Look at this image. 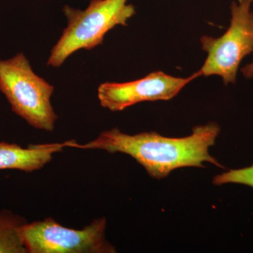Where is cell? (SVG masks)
Instances as JSON below:
<instances>
[{"label": "cell", "mask_w": 253, "mask_h": 253, "mask_svg": "<svg viewBox=\"0 0 253 253\" xmlns=\"http://www.w3.org/2000/svg\"><path fill=\"white\" fill-rule=\"evenodd\" d=\"M106 217L95 219L82 229H70L53 218L26 223L20 234L28 253H115L107 241Z\"/></svg>", "instance_id": "5"}, {"label": "cell", "mask_w": 253, "mask_h": 253, "mask_svg": "<svg viewBox=\"0 0 253 253\" xmlns=\"http://www.w3.org/2000/svg\"><path fill=\"white\" fill-rule=\"evenodd\" d=\"M214 185L221 186L226 184H239L253 188V165L250 167L238 169H231L214 176Z\"/></svg>", "instance_id": "9"}, {"label": "cell", "mask_w": 253, "mask_h": 253, "mask_svg": "<svg viewBox=\"0 0 253 253\" xmlns=\"http://www.w3.org/2000/svg\"><path fill=\"white\" fill-rule=\"evenodd\" d=\"M54 87L38 76L23 53L0 59V91L11 109L33 127L53 131L57 115L51 103Z\"/></svg>", "instance_id": "3"}, {"label": "cell", "mask_w": 253, "mask_h": 253, "mask_svg": "<svg viewBox=\"0 0 253 253\" xmlns=\"http://www.w3.org/2000/svg\"><path fill=\"white\" fill-rule=\"evenodd\" d=\"M251 1H253V0H251ZM241 73H243L244 77L247 78V79L253 78V61L242 68Z\"/></svg>", "instance_id": "10"}, {"label": "cell", "mask_w": 253, "mask_h": 253, "mask_svg": "<svg viewBox=\"0 0 253 253\" xmlns=\"http://www.w3.org/2000/svg\"><path fill=\"white\" fill-rule=\"evenodd\" d=\"M27 222L11 211H0V253H28L20 234V229Z\"/></svg>", "instance_id": "8"}, {"label": "cell", "mask_w": 253, "mask_h": 253, "mask_svg": "<svg viewBox=\"0 0 253 253\" xmlns=\"http://www.w3.org/2000/svg\"><path fill=\"white\" fill-rule=\"evenodd\" d=\"M199 77L198 71L186 78L155 71L136 81L103 83L98 88V99L104 109L113 112L122 111L144 101H169Z\"/></svg>", "instance_id": "6"}, {"label": "cell", "mask_w": 253, "mask_h": 253, "mask_svg": "<svg viewBox=\"0 0 253 253\" xmlns=\"http://www.w3.org/2000/svg\"><path fill=\"white\" fill-rule=\"evenodd\" d=\"M251 0L232 1L231 23L218 38L201 37L202 49L208 54L199 76H217L224 84H234L242 60L253 52V12Z\"/></svg>", "instance_id": "4"}, {"label": "cell", "mask_w": 253, "mask_h": 253, "mask_svg": "<svg viewBox=\"0 0 253 253\" xmlns=\"http://www.w3.org/2000/svg\"><path fill=\"white\" fill-rule=\"evenodd\" d=\"M127 1L91 0L84 11L65 6L68 26L51 49L48 66L59 67L78 50H91L102 44L106 33L116 26H126L136 13L135 7Z\"/></svg>", "instance_id": "2"}, {"label": "cell", "mask_w": 253, "mask_h": 253, "mask_svg": "<svg viewBox=\"0 0 253 253\" xmlns=\"http://www.w3.org/2000/svg\"><path fill=\"white\" fill-rule=\"evenodd\" d=\"M219 132L220 126L213 122L194 126L192 134L180 138L167 137L156 131L130 135L116 127L103 131L86 144H78L75 140L65 143L66 147L128 155L141 165L151 177L162 179L174 169L203 168L204 163L224 168L209 153Z\"/></svg>", "instance_id": "1"}, {"label": "cell", "mask_w": 253, "mask_h": 253, "mask_svg": "<svg viewBox=\"0 0 253 253\" xmlns=\"http://www.w3.org/2000/svg\"><path fill=\"white\" fill-rule=\"evenodd\" d=\"M66 147L63 143L30 144L23 148L16 144L0 142V170L17 169L25 172L40 170L51 162L54 154Z\"/></svg>", "instance_id": "7"}]
</instances>
